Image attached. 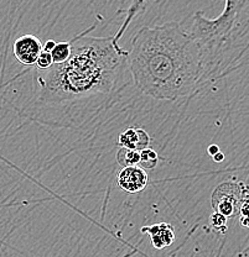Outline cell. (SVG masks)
I'll return each mask as SVG.
<instances>
[{"instance_id": "obj_2", "label": "cell", "mask_w": 249, "mask_h": 257, "mask_svg": "<svg viewBox=\"0 0 249 257\" xmlns=\"http://www.w3.org/2000/svg\"><path fill=\"white\" fill-rule=\"evenodd\" d=\"M95 26L71 40L68 60L37 76L40 101L62 103L118 90L128 69V51L114 46L113 36L86 37Z\"/></svg>"}, {"instance_id": "obj_15", "label": "cell", "mask_w": 249, "mask_h": 257, "mask_svg": "<svg viewBox=\"0 0 249 257\" xmlns=\"http://www.w3.org/2000/svg\"><path fill=\"white\" fill-rule=\"evenodd\" d=\"M207 152L210 156H215L217 152H219V147L217 145H210L207 149Z\"/></svg>"}, {"instance_id": "obj_10", "label": "cell", "mask_w": 249, "mask_h": 257, "mask_svg": "<svg viewBox=\"0 0 249 257\" xmlns=\"http://www.w3.org/2000/svg\"><path fill=\"white\" fill-rule=\"evenodd\" d=\"M71 45H72L71 41L56 42L55 47L50 51L53 64L63 63L65 61L68 60L69 55H71Z\"/></svg>"}, {"instance_id": "obj_9", "label": "cell", "mask_w": 249, "mask_h": 257, "mask_svg": "<svg viewBox=\"0 0 249 257\" xmlns=\"http://www.w3.org/2000/svg\"><path fill=\"white\" fill-rule=\"evenodd\" d=\"M117 162L122 167H129V166H138L140 162V152L135 150L119 147L117 155Z\"/></svg>"}, {"instance_id": "obj_16", "label": "cell", "mask_w": 249, "mask_h": 257, "mask_svg": "<svg viewBox=\"0 0 249 257\" xmlns=\"http://www.w3.org/2000/svg\"><path fill=\"white\" fill-rule=\"evenodd\" d=\"M55 45H56V42L53 41V40H49V41H46V44L44 45V46H42V50H45V51H50L52 50L53 47H55Z\"/></svg>"}, {"instance_id": "obj_5", "label": "cell", "mask_w": 249, "mask_h": 257, "mask_svg": "<svg viewBox=\"0 0 249 257\" xmlns=\"http://www.w3.org/2000/svg\"><path fill=\"white\" fill-rule=\"evenodd\" d=\"M149 183L148 172L140 166L123 167L117 176V184L127 193H139L146 188Z\"/></svg>"}, {"instance_id": "obj_11", "label": "cell", "mask_w": 249, "mask_h": 257, "mask_svg": "<svg viewBox=\"0 0 249 257\" xmlns=\"http://www.w3.org/2000/svg\"><path fill=\"white\" fill-rule=\"evenodd\" d=\"M159 163V156H157L156 151H154L152 149L143 150L140 151V162H139V166L144 170H154L155 167Z\"/></svg>"}, {"instance_id": "obj_17", "label": "cell", "mask_w": 249, "mask_h": 257, "mask_svg": "<svg viewBox=\"0 0 249 257\" xmlns=\"http://www.w3.org/2000/svg\"><path fill=\"white\" fill-rule=\"evenodd\" d=\"M212 157H213V161H215V162H217V163L223 162V160H224V155L222 154L221 151L217 152V154L215 155V156H212Z\"/></svg>"}, {"instance_id": "obj_14", "label": "cell", "mask_w": 249, "mask_h": 257, "mask_svg": "<svg viewBox=\"0 0 249 257\" xmlns=\"http://www.w3.org/2000/svg\"><path fill=\"white\" fill-rule=\"evenodd\" d=\"M239 223L244 229H249V198L242 204L239 209Z\"/></svg>"}, {"instance_id": "obj_12", "label": "cell", "mask_w": 249, "mask_h": 257, "mask_svg": "<svg viewBox=\"0 0 249 257\" xmlns=\"http://www.w3.org/2000/svg\"><path fill=\"white\" fill-rule=\"evenodd\" d=\"M227 220L228 219L224 215L219 213H213L210 218V224L211 227H212L213 231L218 232V234H226L227 230H228V226H227Z\"/></svg>"}, {"instance_id": "obj_8", "label": "cell", "mask_w": 249, "mask_h": 257, "mask_svg": "<svg viewBox=\"0 0 249 257\" xmlns=\"http://www.w3.org/2000/svg\"><path fill=\"white\" fill-rule=\"evenodd\" d=\"M117 144L119 147H125V149L135 150V151L140 152L150 147V136L144 128L130 126L125 128L118 136Z\"/></svg>"}, {"instance_id": "obj_3", "label": "cell", "mask_w": 249, "mask_h": 257, "mask_svg": "<svg viewBox=\"0 0 249 257\" xmlns=\"http://www.w3.org/2000/svg\"><path fill=\"white\" fill-rule=\"evenodd\" d=\"M248 0H224V9L216 19H207L203 12H196L189 18L184 19L183 24L189 34L194 37L205 53L207 67L212 64V60L219 48L227 44L233 29L237 25L239 15L247 5ZM146 0H122L118 14L125 15L124 23L113 36V45L119 46V40L128 30L136 15L145 8Z\"/></svg>"}, {"instance_id": "obj_6", "label": "cell", "mask_w": 249, "mask_h": 257, "mask_svg": "<svg viewBox=\"0 0 249 257\" xmlns=\"http://www.w3.org/2000/svg\"><path fill=\"white\" fill-rule=\"evenodd\" d=\"M13 51L19 62L25 66H33L41 53L42 44L39 37L28 34L15 40Z\"/></svg>"}, {"instance_id": "obj_1", "label": "cell", "mask_w": 249, "mask_h": 257, "mask_svg": "<svg viewBox=\"0 0 249 257\" xmlns=\"http://www.w3.org/2000/svg\"><path fill=\"white\" fill-rule=\"evenodd\" d=\"M128 69L139 92L157 100H178L207 76L205 53L183 21L143 26L132 39Z\"/></svg>"}, {"instance_id": "obj_13", "label": "cell", "mask_w": 249, "mask_h": 257, "mask_svg": "<svg viewBox=\"0 0 249 257\" xmlns=\"http://www.w3.org/2000/svg\"><path fill=\"white\" fill-rule=\"evenodd\" d=\"M37 66V68L41 69V71H46V69H49L51 66L53 64V61H52V57H51V53L49 51H45L42 50L41 53L39 55V58H37L36 63H35Z\"/></svg>"}, {"instance_id": "obj_7", "label": "cell", "mask_w": 249, "mask_h": 257, "mask_svg": "<svg viewBox=\"0 0 249 257\" xmlns=\"http://www.w3.org/2000/svg\"><path fill=\"white\" fill-rule=\"evenodd\" d=\"M141 234H148L151 240L152 246L156 250H164L175 241V230L171 224L159 223L149 226H143L140 229Z\"/></svg>"}, {"instance_id": "obj_4", "label": "cell", "mask_w": 249, "mask_h": 257, "mask_svg": "<svg viewBox=\"0 0 249 257\" xmlns=\"http://www.w3.org/2000/svg\"><path fill=\"white\" fill-rule=\"evenodd\" d=\"M248 198L249 187L243 182H223L213 191L211 204L216 213L229 219L239 214L240 207Z\"/></svg>"}]
</instances>
